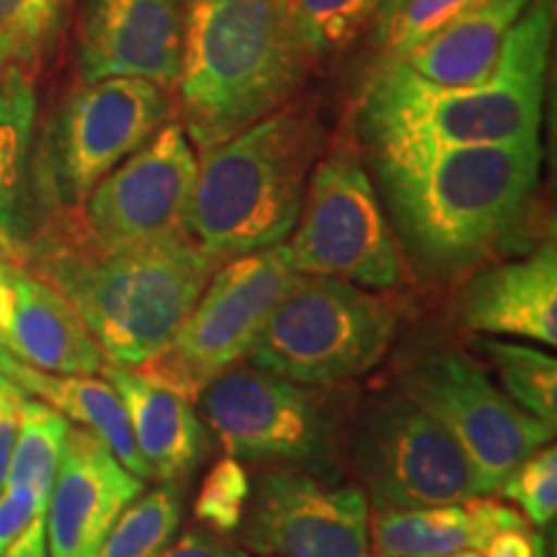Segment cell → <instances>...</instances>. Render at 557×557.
Here are the masks:
<instances>
[{
	"instance_id": "1",
	"label": "cell",
	"mask_w": 557,
	"mask_h": 557,
	"mask_svg": "<svg viewBox=\"0 0 557 557\" xmlns=\"http://www.w3.org/2000/svg\"><path fill=\"white\" fill-rule=\"evenodd\" d=\"M408 271L421 282H459L508 259L529 240L542 139L508 145H364Z\"/></svg>"
},
{
	"instance_id": "2",
	"label": "cell",
	"mask_w": 557,
	"mask_h": 557,
	"mask_svg": "<svg viewBox=\"0 0 557 557\" xmlns=\"http://www.w3.org/2000/svg\"><path fill=\"white\" fill-rule=\"evenodd\" d=\"M218 267L186 230L101 246L65 212L41 222L21 259L73 305L103 359L120 367H139L169 344Z\"/></svg>"
},
{
	"instance_id": "3",
	"label": "cell",
	"mask_w": 557,
	"mask_h": 557,
	"mask_svg": "<svg viewBox=\"0 0 557 557\" xmlns=\"http://www.w3.org/2000/svg\"><path fill=\"white\" fill-rule=\"evenodd\" d=\"M553 0H532L475 86H434L406 65H382L359 103L361 145H508L540 139L545 109Z\"/></svg>"
},
{
	"instance_id": "4",
	"label": "cell",
	"mask_w": 557,
	"mask_h": 557,
	"mask_svg": "<svg viewBox=\"0 0 557 557\" xmlns=\"http://www.w3.org/2000/svg\"><path fill=\"white\" fill-rule=\"evenodd\" d=\"M310 70L287 0H191L178 124L205 152L295 99Z\"/></svg>"
},
{
	"instance_id": "5",
	"label": "cell",
	"mask_w": 557,
	"mask_h": 557,
	"mask_svg": "<svg viewBox=\"0 0 557 557\" xmlns=\"http://www.w3.org/2000/svg\"><path fill=\"white\" fill-rule=\"evenodd\" d=\"M325 139L315 103L292 99L199 152L184 230L218 263L284 243L297 225Z\"/></svg>"
},
{
	"instance_id": "6",
	"label": "cell",
	"mask_w": 557,
	"mask_h": 557,
	"mask_svg": "<svg viewBox=\"0 0 557 557\" xmlns=\"http://www.w3.org/2000/svg\"><path fill=\"white\" fill-rule=\"evenodd\" d=\"M400 320L403 308L389 292L297 274L246 361L299 385H346L382 364L398 338Z\"/></svg>"
},
{
	"instance_id": "7",
	"label": "cell",
	"mask_w": 557,
	"mask_h": 557,
	"mask_svg": "<svg viewBox=\"0 0 557 557\" xmlns=\"http://www.w3.org/2000/svg\"><path fill=\"white\" fill-rule=\"evenodd\" d=\"M173 120L171 94L152 83L78 81L34 139L32 194L39 225L78 209L122 160Z\"/></svg>"
},
{
	"instance_id": "8",
	"label": "cell",
	"mask_w": 557,
	"mask_h": 557,
	"mask_svg": "<svg viewBox=\"0 0 557 557\" xmlns=\"http://www.w3.org/2000/svg\"><path fill=\"white\" fill-rule=\"evenodd\" d=\"M341 455L369 511L449 506L478 496L457 444L395 382L359 395L344 418Z\"/></svg>"
},
{
	"instance_id": "9",
	"label": "cell",
	"mask_w": 557,
	"mask_h": 557,
	"mask_svg": "<svg viewBox=\"0 0 557 557\" xmlns=\"http://www.w3.org/2000/svg\"><path fill=\"white\" fill-rule=\"evenodd\" d=\"M323 389L240 361L222 372L199 400L227 457L261 468H297L325 483H341L346 416L331 406Z\"/></svg>"
},
{
	"instance_id": "10",
	"label": "cell",
	"mask_w": 557,
	"mask_h": 557,
	"mask_svg": "<svg viewBox=\"0 0 557 557\" xmlns=\"http://www.w3.org/2000/svg\"><path fill=\"white\" fill-rule=\"evenodd\" d=\"M297 274L287 243L220 263L169 344L132 369L197 403L222 372L246 361L271 310L287 295Z\"/></svg>"
},
{
	"instance_id": "11",
	"label": "cell",
	"mask_w": 557,
	"mask_h": 557,
	"mask_svg": "<svg viewBox=\"0 0 557 557\" xmlns=\"http://www.w3.org/2000/svg\"><path fill=\"white\" fill-rule=\"evenodd\" d=\"M393 382L457 444L478 496H493L521 459L555 438V429L513 406L491 369L465 348H418L400 361Z\"/></svg>"
},
{
	"instance_id": "12",
	"label": "cell",
	"mask_w": 557,
	"mask_h": 557,
	"mask_svg": "<svg viewBox=\"0 0 557 557\" xmlns=\"http://www.w3.org/2000/svg\"><path fill=\"white\" fill-rule=\"evenodd\" d=\"M287 248L299 274L344 278L372 292H395L408 282L364 160L341 145L312 169Z\"/></svg>"
},
{
	"instance_id": "13",
	"label": "cell",
	"mask_w": 557,
	"mask_h": 557,
	"mask_svg": "<svg viewBox=\"0 0 557 557\" xmlns=\"http://www.w3.org/2000/svg\"><path fill=\"white\" fill-rule=\"evenodd\" d=\"M238 540L263 557H372L369 500L357 483L263 468L250 483Z\"/></svg>"
},
{
	"instance_id": "14",
	"label": "cell",
	"mask_w": 557,
	"mask_h": 557,
	"mask_svg": "<svg viewBox=\"0 0 557 557\" xmlns=\"http://www.w3.org/2000/svg\"><path fill=\"white\" fill-rule=\"evenodd\" d=\"M197 171V152L173 120L65 214L83 238L101 246L160 238L184 230Z\"/></svg>"
},
{
	"instance_id": "15",
	"label": "cell",
	"mask_w": 557,
	"mask_h": 557,
	"mask_svg": "<svg viewBox=\"0 0 557 557\" xmlns=\"http://www.w3.org/2000/svg\"><path fill=\"white\" fill-rule=\"evenodd\" d=\"M191 0H81L75 11L78 81L135 78L173 94Z\"/></svg>"
},
{
	"instance_id": "16",
	"label": "cell",
	"mask_w": 557,
	"mask_h": 557,
	"mask_svg": "<svg viewBox=\"0 0 557 557\" xmlns=\"http://www.w3.org/2000/svg\"><path fill=\"white\" fill-rule=\"evenodd\" d=\"M145 493L99 436L70 426L47 508L50 557H96L124 508Z\"/></svg>"
},
{
	"instance_id": "17",
	"label": "cell",
	"mask_w": 557,
	"mask_h": 557,
	"mask_svg": "<svg viewBox=\"0 0 557 557\" xmlns=\"http://www.w3.org/2000/svg\"><path fill=\"white\" fill-rule=\"evenodd\" d=\"M455 320L472 336L557 344V248L542 240L534 250L485 263L459 278L451 299Z\"/></svg>"
},
{
	"instance_id": "18",
	"label": "cell",
	"mask_w": 557,
	"mask_h": 557,
	"mask_svg": "<svg viewBox=\"0 0 557 557\" xmlns=\"http://www.w3.org/2000/svg\"><path fill=\"white\" fill-rule=\"evenodd\" d=\"M11 318L3 351L54 374H101L99 344L73 305L32 271L11 267Z\"/></svg>"
},
{
	"instance_id": "19",
	"label": "cell",
	"mask_w": 557,
	"mask_h": 557,
	"mask_svg": "<svg viewBox=\"0 0 557 557\" xmlns=\"http://www.w3.org/2000/svg\"><path fill=\"white\" fill-rule=\"evenodd\" d=\"M103 380L120 395L139 457L160 483H181L205 459L209 436L194 403L156 385L132 367L107 361Z\"/></svg>"
},
{
	"instance_id": "20",
	"label": "cell",
	"mask_w": 557,
	"mask_h": 557,
	"mask_svg": "<svg viewBox=\"0 0 557 557\" xmlns=\"http://www.w3.org/2000/svg\"><path fill=\"white\" fill-rule=\"evenodd\" d=\"M37 139L34 78L0 73V256L21 267L24 250L39 227L32 194V156Z\"/></svg>"
},
{
	"instance_id": "21",
	"label": "cell",
	"mask_w": 557,
	"mask_h": 557,
	"mask_svg": "<svg viewBox=\"0 0 557 557\" xmlns=\"http://www.w3.org/2000/svg\"><path fill=\"white\" fill-rule=\"evenodd\" d=\"M532 0H485L410 50L400 65L434 86H475L496 67L500 47Z\"/></svg>"
},
{
	"instance_id": "22",
	"label": "cell",
	"mask_w": 557,
	"mask_h": 557,
	"mask_svg": "<svg viewBox=\"0 0 557 557\" xmlns=\"http://www.w3.org/2000/svg\"><path fill=\"white\" fill-rule=\"evenodd\" d=\"M0 374L18 385L26 395H32L34 400H41L60 416H65L67 421H75L81 429H88L90 434L99 436L132 475L143 480L152 478L137 451L120 395L107 380L88 377V374L45 372V369L13 359L5 351H0Z\"/></svg>"
},
{
	"instance_id": "23",
	"label": "cell",
	"mask_w": 557,
	"mask_h": 557,
	"mask_svg": "<svg viewBox=\"0 0 557 557\" xmlns=\"http://www.w3.org/2000/svg\"><path fill=\"white\" fill-rule=\"evenodd\" d=\"M372 557H451L472 549L470 519L459 504L369 511Z\"/></svg>"
},
{
	"instance_id": "24",
	"label": "cell",
	"mask_w": 557,
	"mask_h": 557,
	"mask_svg": "<svg viewBox=\"0 0 557 557\" xmlns=\"http://www.w3.org/2000/svg\"><path fill=\"white\" fill-rule=\"evenodd\" d=\"M470 351L491 369L496 385L513 406L557 426V359L545 348L496 336H472Z\"/></svg>"
},
{
	"instance_id": "25",
	"label": "cell",
	"mask_w": 557,
	"mask_h": 557,
	"mask_svg": "<svg viewBox=\"0 0 557 557\" xmlns=\"http://www.w3.org/2000/svg\"><path fill=\"white\" fill-rule=\"evenodd\" d=\"M75 0H0V73L34 75L67 29Z\"/></svg>"
},
{
	"instance_id": "26",
	"label": "cell",
	"mask_w": 557,
	"mask_h": 557,
	"mask_svg": "<svg viewBox=\"0 0 557 557\" xmlns=\"http://www.w3.org/2000/svg\"><path fill=\"white\" fill-rule=\"evenodd\" d=\"M181 487L163 483L132 500L96 557H163L181 524Z\"/></svg>"
},
{
	"instance_id": "27",
	"label": "cell",
	"mask_w": 557,
	"mask_h": 557,
	"mask_svg": "<svg viewBox=\"0 0 557 557\" xmlns=\"http://www.w3.org/2000/svg\"><path fill=\"white\" fill-rule=\"evenodd\" d=\"M67 429L70 421L65 416L26 395L5 485L29 487L39 496L50 498Z\"/></svg>"
},
{
	"instance_id": "28",
	"label": "cell",
	"mask_w": 557,
	"mask_h": 557,
	"mask_svg": "<svg viewBox=\"0 0 557 557\" xmlns=\"http://www.w3.org/2000/svg\"><path fill=\"white\" fill-rule=\"evenodd\" d=\"M292 24L312 65L346 52L374 24L385 0H287Z\"/></svg>"
},
{
	"instance_id": "29",
	"label": "cell",
	"mask_w": 557,
	"mask_h": 557,
	"mask_svg": "<svg viewBox=\"0 0 557 557\" xmlns=\"http://www.w3.org/2000/svg\"><path fill=\"white\" fill-rule=\"evenodd\" d=\"M480 3L485 0H385L372 24V41L382 54L380 67L400 62L410 50Z\"/></svg>"
},
{
	"instance_id": "30",
	"label": "cell",
	"mask_w": 557,
	"mask_h": 557,
	"mask_svg": "<svg viewBox=\"0 0 557 557\" xmlns=\"http://www.w3.org/2000/svg\"><path fill=\"white\" fill-rule=\"evenodd\" d=\"M500 500H511L534 529L555 524L557 513V449L549 442L513 468L493 493Z\"/></svg>"
},
{
	"instance_id": "31",
	"label": "cell",
	"mask_w": 557,
	"mask_h": 557,
	"mask_svg": "<svg viewBox=\"0 0 557 557\" xmlns=\"http://www.w3.org/2000/svg\"><path fill=\"white\" fill-rule=\"evenodd\" d=\"M248 498L250 478L246 465L233 457H222L201 480L197 500H194V517L212 532L233 534L238 532Z\"/></svg>"
},
{
	"instance_id": "32",
	"label": "cell",
	"mask_w": 557,
	"mask_h": 557,
	"mask_svg": "<svg viewBox=\"0 0 557 557\" xmlns=\"http://www.w3.org/2000/svg\"><path fill=\"white\" fill-rule=\"evenodd\" d=\"M50 498L29 487L3 485L0 491V557H50L47 547Z\"/></svg>"
},
{
	"instance_id": "33",
	"label": "cell",
	"mask_w": 557,
	"mask_h": 557,
	"mask_svg": "<svg viewBox=\"0 0 557 557\" xmlns=\"http://www.w3.org/2000/svg\"><path fill=\"white\" fill-rule=\"evenodd\" d=\"M163 557H253L246 547L230 542L225 534L212 532V529L191 524L184 529V534L171 547L165 549Z\"/></svg>"
},
{
	"instance_id": "34",
	"label": "cell",
	"mask_w": 557,
	"mask_h": 557,
	"mask_svg": "<svg viewBox=\"0 0 557 557\" xmlns=\"http://www.w3.org/2000/svg\"><path fill=\"white\" fill-rule=\"evenodd\" d=\"M26 393L13 385L9 377L0 374V491H3L5 478H9L11 457L16 449L21 408H24Z\"/></svg>"
},
{
	"instance_id": "35",
	"label": "cell",
	"mask_w": 557,
	"mask_h": 557,
	"mask_svg": "<svg viewBox=\"0 0 557 557\" xmlns=\"http://www.w3.org/2000/svg\"><path fill=\"white\" fill-rule=\"evenodd\" d=\"M11 267L0 256V351L5 346V331H9V318H11V302H13V289H11Z\"/></svg>"
},
{
	"instance_id": "36",
	"label": "cell",
	"mask_w": 557,
	"mask_h": 557,
	"mask_svg": "<svg viewBox=\"0 0 557 557\" xmlns=\"http://www.w3.org/2000/svg\"><path fill=\"white\" fill-rule=\"evenodd\" d=\"M451 557H483L480 553H475V549H462V553L451 555Z\"/></svg>"
}]
</instances>
